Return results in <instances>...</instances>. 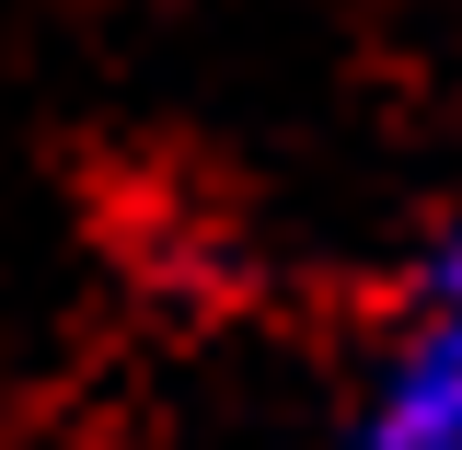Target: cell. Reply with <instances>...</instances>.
<instances>
[{
  "label": "cell",
  "instance_id": "6da1fadb",
  "mask_svg": "<svg viewBox=\"0 0 462 450\" xmlns=\"http://www.w3.org/2000/svg\"><path fill=\"white\" fill-rule=\"evenodd\" d=\"M346 450H462V300H404L358 381Z\"/></svg>",
  "mask_w": 462,
  "mask_h": 450
},
{
  "label": "cell",
  "instance_id": "7a4b0ae2",
  "mask_svg": "<svg viewBox=\"0 0 462 450\" xmlns=\"http://www.w3.org/2000/svg\"><path fill=\"white\" fill-rule=\"evenodd\" d=\"M416 300H462V197L439 208V231H428V254H416Z\"/></svg>",
  "mask_w": 462,
  "mask_h": 450
}]
</instances>
